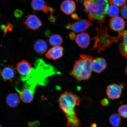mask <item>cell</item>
<instances>
[{"instance_id": "obj_28", "label": "cell", "mask_w": 127, "mask_h": 127, "mask_svg": "<svg viewBox=\"0 0 127 127\" xmlns=\"http://www.w3.org/2000/svg\"><path fill=\"white\" fill-rule=\"evenodd\" d=\"M69 39L71 40H74L76 37L75 33L74 32H71L69 33Z\"/></svg>"}, {"instance_id": "obj_24", "label": "cell", "mask_w": 127, "mask_h": 127, "mask_svg": "<svg viewBox=\"0 0 127 127\" xmlns=\"http://www.w3.org/2000/svg\"><path fill=\"white\" fill-rule=\"evenodd\" d=\"M127 0H112V2L117 7H121L126 4Z\"/></svg>"}, {"instance_id": "obj_3", "label": "cell", "mask_w": 127, "mask_h": 127, "mask_svg": "<svg viewBox=\"0 0 127 127\" xmlns=\"http://www.w3.org/2000/svg\"><path fill=\"white\" fill-rule=\"evenodd\" d=\"M112 0H86L83 2L85 11L89 19L102 23L105 20Z\"/></svg>"}, {"instance_id": "obj_6", "label": "cell", "mask_w": 127, "mask_h": 127, "mask_svg": "<svg viewBox=\"0 0 127 127\" xmlns=\"http://www.w3.org/2000/svg\"><path fill=\"white\" fill-rule=\"evenodd\" d=\"M92 25V23L90 21L83 19L69 24L66 26V28L71 30L74 32L79 33L85 31Z\"/></svg>"}, {"instance_id": "obj_33", "label": "cell", "mask_w": 127, "mask_h": 127, "mask_svg": "<svg viewBox=\"0 0 127 127\" xmlns=\"http://www.w3.org/2000/svg\"><path fill=\"white\" fill-rule=\"evenodd\" d=\"M91 127H97V125L96 123H93L91 125Z\"/></svg>"}, {"instance_id": "obj_5", "label": "cell", "mask_w": 127, "mask_h": 127, "mask_svg": "<svg viewBox=\"0 0 127 127\" xmlns=\"http://www.w3.org/2000/svg\"><path fill=\"white\" fill-rule=\"evenodd\" d=\"M96 29L97 34L93 39L95 40V42L92 49H97L98 52L104 51L111 44L117 42L119 40L122 39V31L119 32L118 36L111 37L108 34L107 27L101 25L99 28H97Z\"/></svg>"}, {"instance_id": "obj_8", "label": "cell", "mask_w": 127, "mask_h": 127, "mask_svg": "<svg viewBox=\"0 0 127 127\" xmlns=\"http://www.w3.org/2000/svg\"><path fill=\"white\" fill-rule=\"evenodd\" d=\"M122 89L120 85L112 84L108 86L106 90V93L109 99L113 100L118 99L121 96Z\"/></svg>"}, {"instance_id": "obj_34", "label": "cell", "mask_w": 127, "mask_h": 127, "mask_svg": "<svg viewBox=\"0 0 127 127\" xmlns=\"http://www.w3.org/2000/svg\"><path fill=\"white\" fill-rule=\"evenodd\" d=\"M50 32L48 31H47V32H46L45 33L46 35H47V36H48V34H49H49L50 35Z\"/></svg>"}, {"instance_id": "obj_31", "label": "cell", "mask_w": 127, "mask_h": 127, "mask_svg": "<svg viewBox=\"0 0 127 127\" xmlns=\"http://www.w3.org/2000/svg\"><path fill=\"white\" fill-rule=\"evenodd\" d=\"M48 7L49 6L46 5L45 7H44L42 10L45 13L47 14L49 12Z\"/></svg>"}, {"instance_id": "obj_37", "label": "cell", "mask_w": 127, "mask_h": 127, "mask_svg": "<svg viewBox=\"0 0 127 127\" xmlns=\"http://www.w3.org/2000/svg\"><path fill=\"white\" fill-rule=\"evenodd\" d=\"M77 1H78L79 0H77Z\"/></svg>"}, {"instance_id": "obj_32", "label": "cell", "mask_w": 127, "mask_h": 127, "mask_svg": "<svg viewBox=\"0 0 127 127\" xmlns=\"http://www.w3.org/2000/svg\"><path fill=\"white\" fill-rule=\"evenodd\" d=\"M71 17L73 19L76 20H79L80 18L78 16L77 14H73L71 16Z\"/></svg>"}, {"instance_id": "obj_10", "label": "cell", "mask_w": 127, "mask_h": 127, "mask_svg": "<svg viewBox=\"0 0 127 127\" xmlns=\"http://www.w3.org/2000/svg\"><path fill=\"white\" fill-rule=\"evenodd\" d=\"M109 26L113 31L120 32L123 31L125 26V22L122 17H112L109 22Z\"/></svg>"}, {"instance_id": "obj_22", "label": "cell", "mask_w": 127, "mask_h": 127, "mask_svg": "<svg viewBox=\"0 0 127 127\" xmlns=\"http://www.w3.org/2000/svg\"><path fill=\"white\" fill-rule=\"evenodd\" d=\"M120 10L118 7L113 4H110L107 11V14L109 16L115 17L118 16Z\"/></svg>"}, {"instance_id": "obj_7", "label": "cell", "mask_w": 127, "mask_h": 127, "mask_svg": "<svg viewBox=\"0 0 127 127\" xmlns=\"http://www.w3.org/2000/svg\"><path fill=\"white\" fill-rule=\"evenodd\" d=\"M24 24L27 28L34 31L38 29L42 25V22L37 16L29 14L27 16L26 20Z\"/></svg>"}, {"instance_id": "obj_29", "label": "cell", "mask_w": 127, "mask_h": 127, "mask_svg": "<svg viewBox=\"0 0 127 127\" xmlns=\"http://www.w3.org/2000/svg\"><path fill=\"white\" fill-rule=\"evenodd\" d=\"M7 29L8 31H12L13 29V26L10 23L7 24V26H6Z\"/></svg>"}, {"instance_id": "obj_20", "label": "cell", "mask_w": 127, "mask_h": 127, "mask_svg": "<svg viewBox=\"0 0 127 127\" xmlns=\"http://www.w3.org/2000/svg\"><path fill=\"white\" fill-rule=\"evenodd\" d=\"M32 8L36 11L43 10L46 6L44 0H32L31 3Z\"/></svg>"}, {"instance_id": "obj_1", "label": "cell", "mask_w": 127, "mask_h": 127, "mask_svg": "<svg viewBox=\"0 0 127 127\" xmlns=\"http://www.w3.org/2000/svg\"><path fill=\"white\" fill-rule=\"evenodd\" d=\"M58 102L60 109L64 113L67 119V127H80V121L75 111L76 106L80 104L79 97L71 92L66 91L60 95Z\"/></svg>"}, {"instance_id": "obj_30", "label": "cell", "mask_w": 127, "mask_h": 127, "mask_svg": "<svg viewBox=\"0 0 127 127\" xmlns=\"http://www.w3.org/2000/svg\"><path fill=\"white\" fill-rule=\"evenodd\" d=\"M49 19L52 22H54L56 20V18L52 14H51L50 17H49Z\"/></svg>"}, {"instance_id": "obj_9", "label": "cell", "mask_w": 127, "mask_h": 127, "mask_svg": "<svg viewBox=\"0 0 127 127\" xmlns=\"http://www.w3.org/2000/svg\"><path fill=\"white\" fill-rule=\"evenodd\" d=\"M16 69L17 72L22 76V77H24L30 73L32 68L28 61L23 60L17 63Z\"/></svg>"}, {"instance_id": "obj_4", "label": "cell", "mask_w": 127, "mask_h": 127, "mask_svg": "<svg viewBox=\"0 0 127 127\" xmlns=\"http://www.w3.org/2000/svg\"><path fill=\"white\" fill-rule=\"evenodd\" d=\"M93 60L91 55L81 54L78 60L74 62L71 75L78 82L88 80L92 75V63Z\"/></svg>"}, {"instance_id": "obj_14", "label": "cell", "mask_w": 127, "mask_h": 127, "mask_svg": "<svg viewBox=\"0 0 127 127\" xmlns=\"http://www.w3.org/2000/svg\"><path fill=\"white\" fill-rule=\"evenodd\" d=\"M75 40L79 47L82 49L86 48L90 43V36L88 33H82L76 36Z\"/></svg>"}, {"instance_id": "obj_13", "label": "cell", "mask_w": 127, "mask_h": 127, "mask_svg": "<svg viewBox=\"0 0 127 127\" xmlns=\"http://www.w3.org/2000/svg\"><path fill=\"white\" fill-rule=\"evenodd\" d=\"M63 47L61 46L53 47L47 51L46 54V56L49 59H59L63 56Z\"/></svg>"}, {"instance_id": "obj_25", "label": "cell", "mask_w": 127, "mask_h": 127, "mask_svg": "<svg viewBox=\"0 0 127 127\" xmlns=\"http://www.w3.org/2000/svg\"><path fill=\"white\" fill-rule=\"evenodd\" d=\"M120 12L123 18L127 19V4L123 6L121 9Z\"/></svg>"}, {"instance_id": "obj_15", "label": "cell", "mask_w": 127, "mask_h": 127, "mask_svg": "<svg viewBox=\"0 0 127 127\" xmlns=\"http://www.w3.org/2000/svg\"><path fill=\"white\" fill-rule=\"evenodd\" d=\"M20 98L16 93H11L7 95L6 102L9 107L15 108L18 106L20 103Z\"/></svg>"}, {"instance_id": "obj_19", "label": "cell", "mask_w": 127, "mask_h": 127, "mask_svg": "<svg viewBox=\"0 0 127 127\" xmlns=\"http://www.w3.org/2000/svg\"><path fill=\"white\" fill-rule=\"evenodd\" d=\"M49 42L51 45L56 47L60 46L63 43V39L61 36L58 34H54L51 36Z\"/></svg>"}, {"instance_id": "obj_35", "label": "cell", "mask_w": 127, "mask_h": 127, "mask_svg": "<svg viewBox=\"0 0 127 127\" xmlns=\"http://www.w3.org/2000/svg\"><path fill=\"white\" fill-rule=\"evenodd\" d=\"M79 1H80L81 2H83L84 1L86 0H79Z\"/></svg>"}, {"instance_id": "obj_11", "label": "cell", "mask_w": 127, "mask_h": 127, "mask_svg": "<svg viewBox=\"0 0 127 127\" xmlns=\"http://www.w3.org/2000/svg\"><path fill=\"white\" fill-rule=\"evenodd\" d=\"M107 66L106 60L101 57L96 58L93 59L92 62V68L95 72L100 73L106 69Z\"/></svg>"}, {"instance_id": "obj_12", "label": "cell", "mask_w": 127, "mask_h": 127, "mask_svg": "<svg viewBox=\"0 0 127 127\" xmlns=\"http://www.w3.org/2000/svg\"><path fill=\"white\" fill-rule=\"evenodd\" d=\"M76 4L72 0H64L61 3L60 9L66 15H70L76 10Z\"/></svg>"}, {"instance_id": "obj_23", "label": "cell", "mask_w": 127, "mask_h": 127, "mask_svg": "<svg viewBox=\"0 0 127 127\" xmlns=\"http://www.w3.org/2000/svg\"><path fill=\"white\" fill-rule=\"evenodd\" d=\"M119 115L124 118H127V104L121 106L118 109Z\"/></svg>"}, {"instance_id": "obj_17", "label": "cell", "mask_w": 127, "mask_h": 127, "mask_svg": "<svg viewBox=\"0 0 127 127\" xmlns=\"http://www.w3.org/2000/svg\"><path fill=\"white\" fill-rule=\"evenodd\" d=\"M123 41L120 45V53L123 57L127 58V30L122 31Z\"/></svg>"}, {"instance_id": "obj_2", "label": "cell", "mask_w": 127, "mask_h": 127, "mask_svg": "<svg viewBox=\"0 0 127 127\" xmlns=\"http://www.w3.org/2000/svg\"><path fill=\"white\" fill-rule=\"evenodd\" d=\"M35 69H32L27 77H22L24 81H26L24 88L34 93V89L38 85H44L45 79L54 74L59 73L51 66L46 64L42 60H37Z\"/></svg>"}, {"instance_id": "obj_38", "label": "cell", "mask_w": 127, "mask_h": 127, "mask_svg": "<svg viewBox=\"0 0 127 127\" xmlns=\"http://www.w3.org/2000/svg\"></svg>"}, {"instance_id": "obj_36", "label": "cell", "mask_w": 127, "mask_h": 127, "mask_svg": "<svg viewBox=\"0 0 127 127\" xmlns=\"http://www.w3.org/2000/svg\"><path fill=\"white\" fill-rule=\"evenodd\" d=\"M125 71H126V74L127 75V66L126 68V69H125Z\"/></svg>"}, {"instance_id": "obj_26", "label": "cell", "mask_w": 127, "mask_h": 127, "mask_svg": "<svg viewBox=\"0 0 127 127\" xmlns=\"http://www.w3.org/2000/svg\"><path fill=\"white\" fill-rule=\"evenodd\" d=\"M14 14L16 17L17 18H20L23 16V12L20 9H17L15 11Z\"/></svg>"}, {"instance_id": "obj_16", "label": "cell", "mask_w": 127, "mask_h": 127, "mask_svg": "<svg viewBox=\"0 0 127 127\" xmlns=\"http://www.w3.org/2000/svg\"><path fill=\"white\" fill-rule=\"evenodd\" d=\"M34 48L37 53L42 54L47 51L48 49L47 44L43 40H38L34 43Z\"/></svg>"}, {"instance_id": "obj_27", "label": "cell", "mask_w": 127, "mask_h": 127, "mask_svg": "<svg viewBox=\"0 0 127 127\" xmlns=\"http://www.w3.org/2000/svg\"><path fill=\"white\" fill-rule=\"evenodd\" d=\"M109 101L108 99L104 98L102 99L101 101V104L103 106H106L108 105Z\"/></svg>"}, {"instance_id": "obj_18", "label": "cell", "mask_w": 127, "mask_h": 127, "mask_svg": "<svg viewBox=\"0 0 127 127\" xmlns=\"http://www.w3.org/2000/svg\"><path fill=\"white\" fill-rule=\"evenodd\" d=\"M15 71L12 67H5L1 72V75L4 81H12L15 76Z\"/></svg>"}, {"instance_id": "obj_21", "label": "cell", "mask_w": 127, "mask_h": 127, "mask_svg": "<svg viewBox=\"0 0 127 127\" xmlns=\"http://www.w3.org/2000/svg\"><path fill=\"white\" fill-rule=\"evenodd\" d=\"M118 114H114L111 115L109 118V122L113 127H118L121 123V118Z\"/></svg>"}]
</instances>
